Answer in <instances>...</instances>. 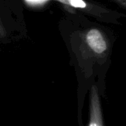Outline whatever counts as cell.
Masks as SVG:
<instances>
[{
	"mask_svg": "<svg viewBox=\"0 0 126 126\" xmlns=\"http://www.w3.org/2000/svg\"><path fill=\"white\" fill-rule=\"evenodd\" d=\"M60 4L65 8L78 11L79 14L88 16L99 22L121 25L126 14L108 8L91 0H50Z\"/></svg>",
	"mask_w": 126,
	"mask_h": 126,
	"instance_id": "3957f363",
	"label": "cell"
},
{
	"mask_svg": "<svg viewBox=\"0 0 126 126\" xmlns=\"http://www.w3.org/2000/svg\"><path fill=\"white\" fill-rule=\"evenodd\" d=\"M22 7L18 0H0V44L10 45L26 38Z\"/></svg>",
	"mask_w": 126,
	"mask_h": 126,
	"instance_id": "7a4b0ae2",
	"label": "cell"
},
{
	"mask_svg": "<svg viewBox=\"0 0 126 126\" xmlns=\"http://www.w3.org/2000/svg\"><path fill=\"white\" fill-rule=\"evenodd\" d=\"M107 1L114 3L115 5L119 6L120 8L126 9V0H107Z\"/></svg>",
	"mask_w": 126,
	"mask_h": 126,
	"instance_id": "277c9868",
	"label": "cell"
},
{
	"mask_svg": "<svg viewBox=\"0 0 126 126\" xmlns=\"http://www.w3.org/2000/svg\"><path fill=\"white\" fill-rule=\"evenodd\" d=\"M113 42L108 32L95 25L79 30L71 39L77 68L91 77L94 69H108Z\"/></svg>",
	"mask_w": 126,
	"mask_h": 126,
	"instance_id": "6da1fadb",
	"label": "cell"
}]
</instances>
